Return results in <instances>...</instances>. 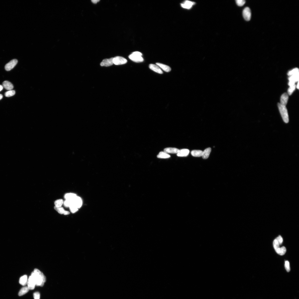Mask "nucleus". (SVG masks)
<instances>
[{
	"label": "nucleus",
	"mask_w": 299,
	"mask_h": 299,
	"mask_svg": "<svg viewBox=\"0 0 299 299\" xmlns=\"http://www.w3.org/2000/svg\"><path fill=\"white\" fill-rule=\"evenodd\" d=\"M276 252L280 255H284L286 251V249L284 246H282L281 248H278L275 251Z\"/></svg>",
	"instance_id": "obj_23"
},
{
	"label": "nucleus",
	"mask_w": 299,
	"mask_h": 299,
	"mask_svg": "<svg viewBox=\"0 0 299 299\" xmlns=\"http://www.w3.org/2000/svg\"><path fill=\"white\" fill-rule=\"evenodd\" d=\"M32 276L35 283L36 285L43 287L46 281L45 275L37 269H35L31 274Z\"/></svg>",
	"instance_id": "obj_1"
},
{
	"label": "nucleus",
	"mask_w": 299,
	"mask_h": 299,
	"mask_svg": "<svg viewBox=\"0 0 299 299\" xmlns=\"http://www.w3.org/2000/svg\"><path fill=\"white\" fill-rule=\"evenodd\" d=\"M288 99V94L285 93H283L281 97L280 104L286 106L287 105Z\"/></svg>",
	"instance_id": "obj_10"
},
{
	"label": "nucleus",
	"mask_w": 299,
	"mask_h": 299,
	"mask_svg": "<svg viewBox=\"0 0 299 299\" xmlns=\"http://www.w3.org/2000/svg\"><path fill=\"white\" fill-rule=\"evenodd\" d=\"M129 58L132 61L136 62H142L144 61L143 58L141 56L132 54L129 56Z\"/></svg>",
	"instance_id": "obj_8"
},
{
	"label": "nucleus",
	"mask_w": 299,
	"mask_h": 299,
	"mask_svg": "<svg viewBox=\"0 0 299 299\" xmlns=\"http://www.w3.org/2000/svg\"><path fill=\"white\" fill-rule=\"evenodd\" d=\"M77 196L76 194H75L68 193L65 194L64 198L66 200H69L73 201Z\"/></svg>",
	"instance_id": "obj_19"
},
{
	"label": "nucleus",
	"mask_w": 299,
	"mask_h": 299,
	"mask_svg": "<svg viewBox=\"0 0 299 299\" xmlns=\"http://www.w3.org/2000/svg\"><path fill=\"white\" fill-rule=\"evenodd\" d=\"M69 208L70 211L73 213L76 212L78 210V209L73 204Z\"/></svg>",
	"instance_id": "obj_31"
},
{
	"label": "nucleus",
	"mask_w": 299,
	"mask_h": 299,
	"mask_svg": "<svg viewBox=\"0 0 299 299\" xmlns=\"http://www.w3.org/2000/svg\"><path fill=\"white\" fill-rule=\"evenodd\" d=\"M113 58H112L109 59H106L103 60L100 64L101 66L109 67L113 65L114 64Z\"/></svg>",
	"instance_id": "obj_7"
},
{
	"label": "nucleus",
	"mask_w": 299,
	"mask_h": 299,
	"mask_svg": "<svg viewBox=\"0 0 299 299\" xmlns=\"http://www.w3.org/2000/svg\"><path fill=\"white\" fill-rule=\"evenodd\" d=\"M157 66L159 67L161 69H162L163 71L166 72H169L171 71V68L165 64L159 63L156 64Z\"/></svg>",
	"instance_id": "obj_17"
},
{
	"label": "nucleus",
	"mask_w": 299,
	"mask_h": 299,
	"mask_svg": "<svg viewBox=\"0 0 299 299\" xmlns=\"http://www.w3.org/2000/svg\"><path fill=\"white\" fill-rule=\"evenodd\" d=\"M15 94V90H11L8 91L5 93V95L6 97H9L14 96Z\"/></svg>",
	"instance_id": "obj_27"
},
{
	"label": "nucleus",
	"mask_w": 299,
	"mask_h": 299,
	"mask_svg": "<svg viewBox=\"0 0 299 299\" xmlns=\"http://www.w3.org/2000/svg\"><path fill=\"white\" fill-rule=\"evenodd\" d=\"M54 208L59 214H64L65 210L63 207H57L56 206L54 207Z\"/></svg>",
	"instance_id": "obj_30"
},
{
	"label": "nucleus",
	"mask_w": 299,
	"mask_h": 299,
	"mask_svg": "<svg viewBox=\"0 0 299 299\" xmlns=\"http://www.w3.org/2000/svg\"><path fill=\"white\" fill-rule=\"evenodd\" d=\"M149 68L154 72L157 73L162 74L163 72L162 70L157 65L150 64L149 66Z\"/></svg>",
	"instance_id": "obj_12"
},
{
	"label": "nucleus",
	"mask_w": 299,
	"mask_h": 299,
	"mask_svg": "<svg viewBox=\"0 0 299 299\" xmlns=\"http://www.w3.org/2000/svg\"><path fill=\"white\" fill-rule=\"evenodd\" d=\"M189 153V150L188 149H182L179 150L177 156L179 157H186L188 155Z\"/></svg>",
	"instance_id": "obj_14"
},
{
	"label": "nucleus",
	"mask_w": 299,
	"mask_h": 299,
	"mask_svg": "<svg viewBox=\"0 0 299 299\" xmlns=\"http://www.w3.org/2000/svg\"><path fill=\"white\" fill-rule=\"evenodd\" d=\"M299 78V73L289 76L288 79L289 80L288 85L290 87L295 85L296 82H298Z\"/></svg>",
	"instance_id": "obj_4"
},
{
	"label": "nucleus",
	"mask_w": 299,
	"mask_h": 299,
	"mask_svg": "<svg viewBox=\"0 0 299 299\" xmlns=\"http://www.w3.org/2000/svg\"><path fill=\"white\" fill-rule=\"evenodd\" d=\"M243 15L244 19L247 21H249L251 19V13L250 9L246 7L244 9L243 12Z\"/></svg>",
	"instance_id": "obj_6"
},
{
	"label": "nucleus",
	"mask_w": 299,
	"mask_h": 299,
	"mask_svg": "<svg viewBox=\"0 0 299 299\" xmlns=\"http://www.w3.org/2000/svg\"><path fill=\"white\" fill-rule=\"evenodd\" d=\"M113 64L116 65H119L126 64L127 63V60L123 57L117 56L113 58Z\"/></svg>",
	"instance_id": "obj_3"
},
{
	"label": "nucleus",
	"mask_w": 299,
	"mask_h": 299,
	"mask_svg": "<svg viewBox=\"0 0 299 299\" xmlns=\"http://www.w3.org/2000/svg\"><path fill=\"white\" fill-rule=\"evenodd\" d=\"M157 157L160 158H168L170 157V156L164 152H161L157 155Z\"/></svg>",
	"instance_id": "obj_22"
},
{
	"label": "nucleus",
	"mask_w": 299,
	"mask_h": 299,
	"mask_svg": "<svg viewBox=\"0 0 299 299\" xmlns=\"http://www.w3.org/2000/svg\"><path fill=\"white\" fill-rule=\"evenodd\" d=\"M211 151V148H208L205 150L204 151H203L202 157L204 159H207L209 157V156Z\"/></svg>",
	"instance_id": "obj_18"
},
{
	"label": "nucleus",
	"mask_w": 299,
	"mask_h": 299,
	"mask_svg": "<svg viewBox=\"0 0 299 299\" xmlns=\"http://www.w3.org/2000/svg\"><path fill=\"white\" fill-rule=\"evenodd\" d=\"M285 267L287 272H288L290 271V269L289 261H285Z\"/></svg>",
	"instance_id": "obj_34"
},
{
	"label": "nucleus",
	"mask_w": 299,
	"mask_h": 299,
	"mask_svg": "<svg viewBox=\"0 0 299 299\" xmlns=\"http://www.w3.org/2000/svg\"><path fill=\"white\" fill-rule=\"evenodd\" d=\"M299 73V69L296 68L292 69L288 72L287 75L288 76H290L291 75Z\"/></svg>",
	"instance_id": "obj_25"
},
{
	"label": "nucleus",
	"mask_w": 299,
	"mask_h": 299,
	"mask_svg": "<svg viewBox=\"0 0 299 299\" xmlns=\"http://www.w3.org/2000/svg\"><path fill=\"white\" fill-rule=\"evenodd\" d=\"M203 151L201 150H192L191 153L193 156L196 157H200L202 156Z\"/></svg>",
	"instance_id": "obj_20"
},
{
	"label": "nucleus",
	"mask_w": 299,
	"mask_h": 299,
	"mask_svg": "<svg viewBox=\"0 0 299 299\" xmlns=\"http://www.w3.org/2000/svg\"><path fill=\"white\" fill-rule=\"evenodd\" d=\"M3 87L2 85H0V92L3 89Z\"/></svg>",
	"instance_id": "obj_40"
},
{
	"label": "nucleus",
	"mask_w": 299,
	"mask_h": 299,
	"mask_svg": "<svg viewBox=\"0 0 299 299\" xmlns=\"http://www.w3.org/2000/svg\"><path fill=\"white\" fill-rule=\"evenodd\" d=\"M28 287L29 290H33L34 289L36 285V284L34 280L32 277L30 276L28 279Z\"/></svg>",
	"instance_id": "obj_9"
},
{
	"label": "nucleus",
	"mask_w": 299,
	"mask_h": 299,
	"mask_svg": "<svg viewBox=\"0 0 299 299\" xmlns=\"http://www.w3.org/2000/svg\"><path fill=\"white\" fill-rule=\"evenodd\" d=\"M277 105L283 121L285 123H288L289 121V117L286 106L282 105L280 103H278Z\"/></svg>",
	"instance_id": "obj_2"
},
{
	"label": "nucleus",
	"mask_w": 299,
	"mask_h": 299,
	"mask_svg": "<svg viewBox=\"0 0 299 299\" xmlns=\"http://www.w3.org/2000/svg\"><path fill=\"white\" fill-rule=\"evenodd\" d=\"M278 242L275 239L273 242V246L274 248L275 249V250H276L278 248H280Z\"/></svg>",
	"instance_id": "obj_33"
},
{
	"label": "nucleus",
	"mask_w": 299,
	"mask_h": 299,
	"mask_svg": "<svg viewBox=\"0 0 299 299\" xmlns=\"http://www.w3.org/2000/svg\"><path fill=\"white\" fill-rule=\"evenodd\" d=\"M94 4H96L98 2L100 1V0H92L91 1Z\"/></svg>",
	"instance_id": "obj_38"
},
{
	"label": "nucleus",
	"mask_w": 299,
	"mask_h": 299,
	"mask_svg": "<svg viewBox=\"0 0 299 299\" xmlns=\"http://www.w3.org/2000/svg\"><path fill=\"white\" fill-rule=\"evenodd\" d=\"M195 4L194 2L189 1H186L183 3L181 4V7L183 8L189 9Z\"/></svg>",
	"instance_id": "obj_13"
},
{
	"label": "nucleus",
	"mask_w": 299,
	"mask_h": 299,
	"mask_svg": "<svg viewBox=\"0 0 299 299\" xmlns=\"http://www.w3.org/2000/svg\"><path fill=\"white\" fill-rule=\"evenodd\" d=\"M18 61L17 59H14L12 60L9 63L7 64L5 66V69L7 71H9L14 68L16 65Z\"/></svg>",
	"instance_id": "obj_5"
},
{
	"label": "nucleus",
	"mask_w": 299,
	"mask_h": 299,
	"mask_svg": "<svg viewBox=\"0 0 299 299\" xmlns=\"http://www.w3.org/2000/svg\"><path fill=\"white\" fill-rule=\"evenodd\" d=\"M296 87V86L295 85L289 87L287 91L288 95H290L292 94V93L295 91Z\"/></svg>",
	"instance_id": "obj_28"
},
{
	"label": "nucleus",
	"mask_w": 299,
	"mask_h": 299,
	"mask_svg": "<svg viewBox=\"0 0 299 299\" xmlns=\"http://www.w3.org/2000/svg\"><path fill=\"white\" fill-rule=\"evenodd\" d=\"M132 54L135 55L141 56H142V54L141 53H140L139 52H135L132 53Z\"/></svg>",
	"instance_id": "obj_37"
},
{
	"label": "nucleus",
	"mask_w": 299,
	"mask_h": 299,
	"mask_svg": "<svg viewBox=\"0 0 299 299\" xmlns=\"http://www.w3.org/2000/svg\"><path fill=\"white\" fill-rule=\"evenodd\" d=\"M3 97V96L2 94H0V100H1Z\"/></svg>",
	"instance_id": "obj_42"
},
{
	"label": "nucleus",
	"mask_w": 299,
	"mask_h": 299,
	"mask_svg": "<svg viewBox=\"0 0 299 299\" xmlns=\"http://www.w3.org/2000/svg\"><path fill=\"white\" fill-rule=\"evenodd\" d=\"M29 288L28 287H25L21 289L19 293V296H22L25 294L29 290Z\"/></svg>",
	"instance_id": "obj_24"
},
{
	"label": "nucleus",
	"mask_w": 299,
	"mask_h": 299,
	"mask_svg": "<svg viewBox=\"0 0 299 299\" xmlns=\"http://www.w3.org/2000/svg\"><path fill=\"white\" fill-rule=\"evenodd\" d=\"M236 2L238 6L240 7L243 6L245 3V0H236Z\"/></svg>",
	"instance_id": "obj_32"
},
{
	"label": "nucleus",
	"mask_w": 299,
	"mask_h": 299,
	"mask_svg": "<svg viewBox=\"0 0 299 299\" xmlns=\"http://www.w3.org/2000/svg\"><path fill=\"white\" fill-rule=\"evenodd\" d=\"M28 277L27 275H23L21 277L19 280L20 284L23 286H25L27 284Z\"/></svg>",
	"instance_id": "obj_21"
},
{
	"label": "nucleus",
	"mask_w": 299,
	"mask_h": 299,
	"mask_svg": "<svg viewBox=\"0 0 299 299\" xmlns=\"http://www.w3.org/2000/svg\"><path fill=\"white\" fill-rule=\"evenodd\" d=\"M34 299H40V293L38 292H36L34 293Z\"/></svg>",
	"instance_id": "obj_36"
},
{
	"label": "nucleus",
	"mask_w": 299,
	"mask_h": 299,
	"mask_svg": "<svg viewBox=\"0 0 299 299\" xmlns=\"http://www.w3.org/2000/svg\"><path fill=\"white\" fill-rule=\"evenodd\" d=\"M73 204V201L69 200H66L64 202L63 204L66 207H69Z\"/></svg>",
	"instance_id": "obj_29"
},
{
	"label": "nucleus",
	"mask_w": 299,
	"mask_h": 299,
	"mask_svg": "<svg viewBox=\"0 0 299 299\" xmlns=\"http://www.w3.org/2000/svg\"><path fill=\"white\" fill-rule=\"evenodd\" d=\"M70 214V212L69 211H66V210H65V211L64 212L63 214L66 215H69Z\"/></svg>",
	"instance_id": "obj_39"
},
{
	"label": "nucleus",
	"mask_w": 299,
	"mask_h": 299,
	"mask_svg": "<svg viewBox=\"0 0 299 299\" xmlns=\"http://www.w3.org/2000/svg\"><path fill=\"white\" fill-rule=\"evenodd\" d=\"M179 150L177 148H175L169 147L165 148L164 149V152L166 153H177L179 151Z\"/></svg>",
	"instance_id": "obj_16"
},
{
	"label": "nucleus",
	"mask_w": 299,
	"mask_h": 299,
	"mask_svg": "<svg viewBox=\"0 0 299 299\" xmlns=\"http://www.w3.org/2000/svg\"><path fill=\"white\" fill-rule=\"evenodd\" d=\"M3 86L6 89L10 90H12L14 88V86L11 82L6 81L3 83Z\"/></svg>",
	"instance_id": "obj_15"
},
{
	"label": "nucleus",
	"mask_w": 299,
	"mask_h": 299,
	"mask_svg": "<svg viewBox=\"0 0 299 299\" xmlns=\"http://www.w3.org/2000/svg\"><path fill=\"white\" fill-rule=\"evenodd\" d=\"M73 204L76 206L78 209L80 208L82 206V201L81 197L77 196L76 198L73 201Z\"/></svg>",
	"instance_id": "obj_11"
},
{
	"label": "nucleus",
	"mask_w": 299,
	"mask_h": 299,
	"mask_svg": "<svg viewBox=\"0 0 299 299\" xmlns=\"http://www.w3.org/2000/svg\"><path fill=\"white\" fill-rule=\"evenodd\" d=\"M64 201L62 199L57 200L55 202L54 204L55 206L57 207H61L62 205L63 204Z\"/></svg>",
	"instance_id": "obj_26"
},
{
	"label": "nucleus",
	"mask_w": 299,
	"mask_h": 299,
	"mask_svg": "<svg viewBox=\"0 0 299 299\" xmlns=\"http://www.w3.org/2000/svg\"><path fill=\"white\" fill-rule=\"evenodd\" d=\"M296 87H297V89H299V82H297V86H296Z\"/></svg>",
	"instance_id": "obj_41"
},
{
	"label": "nucleus",
	"mask_w": 299,
	"mask_h": 299,
	"mask_svg": "<svg viewBox=\"0 0 299 299\" xmlns=\"http://www.w3.org/2000/svg\"><path fill=\"white\" fill-rule=\"evenodd\" d=\"M275 239L277 240L278 242V243L279 245H281L283 241L282 238L281 236L279 235Z\"/></svg>",
	"instance_id": "obj_35"
}]
</instances>
